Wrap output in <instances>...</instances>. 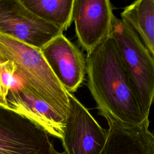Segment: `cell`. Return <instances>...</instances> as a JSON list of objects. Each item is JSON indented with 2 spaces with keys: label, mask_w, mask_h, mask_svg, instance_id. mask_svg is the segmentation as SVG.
I'll return each mask as SVG.
<instances>
[{
  "label": "cell",
  "mask_w": 154,
  "mask_h": 154,
  "mask_svg": "<svg viewBox=\"0 0 154 154\" xmlns=\"http://www.w3.org/2000/svg\"><path fill=\"white\" fill-rule=\"evenodd\" d=\"M87 85L99 114L126 125L149 120L120 59L111 33L87 54Z\"/></svg>",
  "instance_id": "obj_1"
},
{
  "label": "cell",
  "mask_w": 154,
  "mask_h": 154,
  "mask_svg": "<svg viewBox=\"0 0 154 154\" xmlns=\"http://www.w3.org/2000/svg\"><path fill=\"white\" fill-rule=\"evenodd\" d=\"M0 55L5 61L14 64L16 76L28 90L66 119L69 108L67 91L54 74L40 49L0 34Z\"/></svg>",
  "instance_id": "obj_2"
},
{
  "label": "cell",
  "mask_w": 154,
  "mask_h": 154,
  "mask_svg": "<svg viewBox=\"0 0 154 154\" xmlns=\"http://www.w3.org/2000/svg\"><path fill=\"white\" fill-rule=\"evenodd\" d=\"M111 34L145 115L154 102V58L134 31L115 16Z\"/></svg>",
  "instance_id": "obj_3"
},
{
  "label": "cell",
  "mask_w": 154,
  "mask_h": 154,
  "mask_svg": "<svg viewBox=\"0 0 154 154\" xmlns=\"http://www.w3.org/2000/svg\"><path fill=\"white\" fill-rule=\"evenodd\" d=\"M0 154H65L49 135L26 116L0 105Z\"/></svg>",
  "instance_id": "obj_4"
},
{
  "label": "cell",
  "mask_w": 154,
  "mask_h": 154,
  "mask_svg": "<svg viewBox=\"0 0 154 154\" xmlns=\"http://www.w3.org/2000/svg\"><path fill=\"white\" fill-rule=\"evenodd\" d=\"M0 34L41 49L63 32L35 16L20 0H0Z\"/></svg>",
  "instance_id": "obj_5"
},
{
  "label": "cell",
  "mask_w": 154,
  "mask_h": 154,
  "mask_svg": "<svg viewBox=\"0 0 154 154\" xmlns=\"http://www.w3.org/2000/svg\"><path fill=\"white\" fill-rule=\"evenodd\" d=\"M67 96L69 108L61 140L64 153L100 154L107 140V130L72 93L67 92Z\"/></svg>",
  "instance_id": "obj_6"
},
{
  "label": "cell",
  "mask_w": 154,
  "mask_h": 154,
  "mask_svg": "<svg viewBox=\"0 0 154 154\" xmlns=\"http://www.w3.org/2000/svg\"><path fill=\"white\" fill-rule=\"evenodd\" d=\"M114 16L109 0H75L73 20L76 35L87 54L111 33Z\"/></svg>",
  "instance_id": "obj_7"
},
{
  "label": "cell",
  "mask_w": 154,
  "mask_h": 154,
  "mask_svg": "<svg viewBox=\"0 0 154 154\" xmlns=\"http://www.w3.org/2000/svg\"><path fill=\"white\" fill-rule=\"evenodd\" d=\"M40 51L66 91H76L86 72L85 60L81 50L61 34L48 42Z\"/></svg>",
  "instance_id": "obj_8"
},
{
  "label": "cell",
  "mask_w": 154,
  "mask_h": 154,
  "mask_svg": "<svg viewBox=\"0 0 154 154\" xmlns=\"http://www.w3.org/2000/svg\"><path fill=\"white\" fill-rule=\"evenodd\" d=\"M7 107L31 120L49 135L62 139L66 119L47 103L35 97L19 78L9 89L6 97Z\"/></svg>",
  "instance_id": "obj_9"
},
{
  "label": "cell",
  "mask_w": 154,
  "mask_h": 154,
  "mask_svg": "<svg viewBox=\"0 0 154 154\" xmlns=\"http://www.w3.org/2000/svg\"><path fill=\"white\" fill-rule=\"evenodd\" d=\"M105 119L107 140L100 154H154V134L149 130V120L131 126Z\"/></svg>",
  "instance_id": "obj_10"
},
{
  "label": "cell",
  "mask_w": 154,
  "mask_h": 154,
  "mask_svg": "<svg viewBox=\"0 0 154 154\" xmlns=\"http://www.w3.org/2000/svg\"><path fill=\"white\" fill-rule=\"evenodd\" d=\"M120 16L154 58V0L135 1Z\"/></svg>",
  "instance_id": "obj_11"
},
{
  "label": "cell",
  "mask_w": 154,
  "mask_h": 154,
  "mask_svg": "<svg viewBox=\"0 0 154 154\" xmlns=\"http://www.w3.org/2000/svg\"><path fill=\"white\" fill-rule=\"evenodd\" d=\"M33 14L63 32L73 20L75 0H20Z\"/></svg>",
  "instance_id": "obj_12"
},
{
  "label": "cell",
  "mask_w": 154,
  "mask_h": 154,
  "mask_svg": "<svg viewBox=\"0 0 154 154\" xmlns=\"http://www.w3.org/2000/svg\"><path fill=\"white\" fill-rule=\"evenodd\" d=\"M5 61L4 60L2 57L0 55V64L3 63ZM7 94H8V92L7 91L3 84V82L2 81V76L0 73V105L6 107H7V103L6 100V97Z\"/></svg>",
  "instance_id": "obj_13"
}]
</instances>
